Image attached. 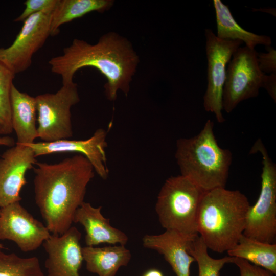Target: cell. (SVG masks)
Wrapping results in <instances>:
<instances>
[{
  "label": "cell",
  "mask_w": 276,
  "mask_h": 276,
  "mask_svg": "<svg viewBox=\"0 0 276 276\" xmlns=\"http://www.w3.org/2000/svg\"><path fill=\"white\" fill-rule=\"evenodd\" d=\"M35 165V203L51 234L62 235L72 226L77 210L84 202L87 186L95 175L94 167L82 154L54 164Z\"/></svg>",
  "instance_id": "obj_1"
},
{
  "label": "cell",
  "mask_w": 276,
  "mask_h": 276,
  "mask_svg": "<svg viewBox=\"0 0 276 276\" xmlns=\"http://www.w3.org/2000/svg\"><path fill=\"white\" fill-rule=\"evenodd\" d=\"M113 0H58L51 22V35L59 32L60 27L91 12H104L113 5Z\"/></svg>",
  "instance_id": "obj_20"
},
{
  "label": "cell",
  "mask_w": 276,
  "mask_h": 276,
  "mask_svg": "<svg viewBox=\"0 0 276 276\" xmlns=\"http://www.w3.org/2000/svg\"><path fill=\"white\" fill-rule=\"evenodd\" d=\"M54 8L29 16L11 45L0 48V61L14 75L29 67L33 55L51 35Z\"/></svg>",
  "instance_id": "obj_10"
},
{
  "label": "cell",
  "mask_w": 276,
  "mask_h": 276,
  "mask_svg": "<svg viewBox=\"0 0 276 276\" xmlns=\"http://www.w3.org/2000/svg\"><path fill=\"white\" fill-rule=\"evenodd\" d=\"M205 192L181 175L166 179L158 193L155 206L162 226L189 238H195L198 235L197 215Z\"/></svg>",
  "instance_id": "obj_5"
},
{
  "label": "cell",
  "mask_w": 276,
  "mask_h": 276,
  "mask_svg": "<svg viewBox=\"0 0 276 276\" xmlns=\"http://www.w3.org/2000/svg\"><path fill=\"white\" fill-rule=\"evenodd\" d=\"M193 239L166 230L159 235H145L142 242L145 248L162 254L176 276H190L191 265L195 261L188 251L189 242Z\"/></svg>",
  "instance_id": "obj_16"
},
{
  "label": "cell",
  "mask_w": 276,
  "mask_h": 276,
  "mask_svg": "<svg viewBox=\"0 0 276 276\" xmlns=\"http://www.w3.org/2000/svg\"><path fill=\"white\" fill-rule=\"evenodd\" d=\"M204 34L208 61V84L203 96V106L206 111L214 113L217 122L221 123L225 121L222 111L226 65L243 42L239 40L220 39L210 29H205Z\"/></svg>",
  "instance_id": "obj_9"
},
{
  "label": "cell",
  "mask_w": 276,
  "mask_h": 276,
  "mask_svg": "<svg viewBox=\"0 0 276 276\" xmlns=\"http://www.w3.org/2000/svg\"><path fill=\"white\" fill-rule=\"evenodd\" d=\"M11 121L17 144L34 143L38 138L35 97L20 91L12 85L10 93Z\"/></svg>",
  "instance_id": "obj_17"
},
{
  "label": "cell",
  "mask_w": 276,
  "mask_h": 276,
  "mask_svg": "<svg viewBox=\"0 0 276 276\" xmlns=\"http://www.w3.org/2000/svg\"><path fill=\"white\" fill-rule=\"evenodd\" d=\"M232 263L238 268L240 276H274L270 271L255 265L241 258L232 257Z\"/></svg>",
  "instance_id": "obj_26"
},
{
  "label": "cell",
  "mask_w": 276,
  "mask_h": 276,
  "mask_svg": "<svg viewBox=\"0 0 276 276\" xmlns=\"http://www.w3.org/2000/svg\"><path fill=\"white\" fill-rule=\"evenodd\" d=\"M267 53H257V58L259 67L263 73H276V51L267 47Z\"/></svg>",
  "instance_id": "obj_27"
},
{
  "label": "cell",
  "mask_w": 276,
  "mask_h": 276,
  "mask_svg": "<svg viewBox=\"0 0 276 276\" xmlns=\"http://www.w3.org/2000/svg\"><path fill=\"white\" fill-rule=\"evenodd\" d=\"M262 156L261 186L259 197L247 211L243 235L269 244L276 239V165L268 155L260 139L252 146L250 154Z\"/></svg>",
  "instance_id": "obj_6"
},
{
  "label": "cell",
  "mask_w": 276,
  "mask_h": 276,
  "mask_svg": "<svg viewBox=\"0 0 276 276\" xmlns=\"http://www.w3.org/2000/svg\"><path fill=\"white\" fill-rule=\"evenodd\" d=\"M4 248V246L2 244L0 243V249Z\"/></svg>",
  "instance_id": "obj_31"
},
{
  "label": "cell",
  "mask_w": 276,
  "mask_h": 276,
  "mask_svg": "<svg viewBox=\"0 0 276 276\" xmlns=\"http://www.w3.org/2000/svg\"><path fill=\"white\" fill-rule=\"evenodd\" d=\"M0 276H45L37 257L24 258L0 250Z\"/></svg>",
  "instance_id": "obj_22"
},
{
  "label": "cell",
  "mask_w": 276,
  "mask_h": 276,
  "mask_svg": "<svg viewBox=\"0 0 276 276\" xmlns=\"http://www.w3.org/2000/svg\"><path fill=\"white\" fill-rule=\"evenodd\" d=\"M101 209V206L95 208L84 201L75 213L74 223L83 226L86 232V245L95 246L102 243L125 245L128 236L111 225L110 220L102 215Z\"/></svg>",
  "instance_id": "obj_15"
},
{
  "label": "cell",
  "mask_w": 276,
  "mask_h": 276,
  "mask_svg": "<svg viewBox=\"0 0 276 276\" xmlns=\"http://www.w3.org/2000/svg\"><path fill=\"white\" fill-rule=\"evenodd\" d=\"M216 13L217 33L216 36L224 40H239L245 46L255 49L258 44L269 47L271 39L266 35H257L243 29L233 17L228 7L220 0L213 1Z\"/></svg>",
  "instance_id": "obj_19"
},
{
  "label": "cell",
  "mask_w": 276,
  "mask_h": 276,
  "mask_svg": "<svg viewBox=\"0 0 276 276\" xmlns=\"http://www.w3.org/2000/svg\"><path fill=\"white\" fill-rule=\"evenodd\" d=\"M106 137L105 130L99 128L87 140H61L52 142H34L26 145L33 149L36 157L61 152H77L82 154L90 162L95 172L102 179H106L109 174L105 152L107 146Z\"/></svg>",
  "instance_id": "obj_14"
},
{
  "label": "cell",
  "mask_w": 276,
  "mask_h": 276,
  "mask_svg": "<svg viewBox=\"0 0 276 276\" xmlns=\"http://www.w3.org/2000/svg\"><path fill=\"white\" fill-rule=\"evenodd\" d=\"M81 233L72 226L60 235L51 234L42 245L47 254V276H81L79 271L83 257Z\"/></svg>",
  "instance_id": "obj_13"
},
{
  "label": "cell",
  "mask_w": 276,
  "mask_h": 276,
  "mask_svg": "<svg viewBox=\"0 0 276 276\" xmlns=\"http://www.w3.org/2000/svg\"><path fill=\"white\" fill-rule=\"evenodd\" d=\"M35 100L38 138L52 142L72 137L71 108L80 101L77 84H62L56 93L38 95Z\"/></svg>",
  "instance_id": "obj_7"
},
{
  "label": "cell",
  "mask_w": 276,
  "mask_h": 276,
  "mask_svg": "<svg viewBox=\"0 0 276 276\" xmlns=\"http://www.w3.org/2000/svg\"><path fill=\"white\" fill-rule=\"evenodd\" d=\"M208 250V247L199 235L189 242L188 251L198 264V276H219L224 265L232 262V257L225 256L214 259L209 255Z\"/></svg>",
  "instance_id": "obj_23"
},
{
  "label": "cell",
  "mask_w": 276,
  "mask_h": 276,
  "mask_svg": "<svg viewBox=\"0 0 276 276\" xmlns=\"http://www.w3.org/2000/svg\"><path fill=\"white\" fill-rule=\"evenodd\" d=\"M15 75L0 61V135L12 133L10 93Z\"/></svg>",
  "instance_id": "obj_24"
},
{
  "label": "cell",
  "mask_w": 276,
  "mask_h": 276,
  "mask_svg": "<svg viewBox=\"0 0 276 276\" xmlns=\"http://www.w3.org/2000/svg\"><path fill=\"white\" fill-rule=\"evenodd\" d=\"M87 270L98 276H115L119 269L129 263L131 254L125 245H110L103 247H82Z\"/></svg>",
  "instance_id": "obj_18"
},
{
  "label": "cell",
  "mask_w": 276,
  "mask_h": 276,
  "mask_svg": "<svg viewBox=\"0 0 276 276\" xmlns=\"http://www.w3.org/2000/svg\"><path fill=\"white\" fill-rule=\"evenodd\" d=\"M139 63L130 42L113 32L103 35L95 44L74 39L61 55L49 61L52 72L61 77L62 84L74 82V74L81 68L97 69L107 80L104 92L110 101L116 100L119 91L129 93Z\"/></svg>",
  "instance_id": "obj_2"
},
{
  "label": "cell",
  "mask_w": 276,
  "mask_h": 276,
  "mask_svg": "<svg viewBox=\"0 0 276 276\" xmlns=\"http://www.w3.org/2000/svg\"><path fill=\"white\" fill-rule=\"evenodd\" d=\"M228 256L243 259L276 274V244L260 242L242 235L227 251Z\"/></svg>",
  "instance_id": "obj_21"
},
{
  "label": "cell",
  "mask_w": 276,
  "mask_h": 276,
  "mask_svg": "<svg viewBox=\"0 0 276 276\" xmlns=\"http://www.w3.org/2000/svg\"><path fill=\"white\" fill-rule=\"evenodd\" d=\"M142 276H164L163 273L156 269H150L146 271Z\"/></svg>",
  "instance_id": "obj_30"
},
{
  "label": "cell",
  "mask_w": 276,
  "mask_h": 276,
  "mask_svg": "<svg viewBox=\"0 0 276 276\" xmlns=\"http://www.w3.org/2000/svg\"><path fill=\"white\" fill-rule=\"evenodd\" d=\"M51 235L46 225L19 202L0 209V240L13 241L22 251L37 249Z\"/></svg>",
  "instance_id": "obj_11"
},
{
  "label": "cell",
  "mask_w": 276,
  "mask_h": 276,
  "mask_svg": "<svg viewBox=\"0 0 276 276\" xmlns=\"http://www.w3.org/2000/svg\"><path fill=\"white\" fill-rule=\"evenodd\" d=\"M16 144L14 140L10 136H5L0 137V145L6 146L8 147L14 146Z\"/></svg>",
  "instance_id": "obj_29"
},
{
  "label": "cell",
  "mask_w": 276,
  "mask_h": 276,
  "mask_svg": "<svg viewBox=\"0 0 276 276\" xmlns=\"http://www.w3.org/2000/svg\"><path fill=\"white\" fill-rule=\"evenodd\" d=\"M250 206L239 190L224 187L205 191L198 209L197 231L208 249L223 253L237 244Z\"/></svg>",
  "instance_id": "obj_3"
},
{
  "label": "cell",
  "mask_w": 276,
  "mask_h": 276,
  "mask_svg": "<svg viewBox=\"0 0 276 276\" xmlns=\"http://www.w3.org/2000/svg\"><path fill=\"white\" fill-rule=\"evenodd\" d=\"M58 0H27L25 3V8L14 21H24L31 15L54 8Z\"/></svg>",
  "instance_id": "obj_25"
},
{
  "label": "cell",
  "mask_w": 276,
  "mask_h": 276,
  "mask_svg": "<svg viewBox=\"0 0 276 276\" xmlns=\"http://www.w3.org/2000/svg\"><path fill=\"white\" fill-rule=\"evenodd\" d=\"M262 88L266 90L270 96L276 101V73L265 75Z\"/></svg>",
  "instance_id": "obj_28"
},
{
  "label": "cell",
  "mask_w": 276,
  "mask_h": 276,
  "mask_svg": "<svg viewBox=\"0 0 276 276\" xmlns=\"http://www.w3.org/2000/svg\"><path fill=\"white\" fill-rule=\"evenodd\" d=\"M214 125L209 119L197 135L176 142L175 158L180 175L205 191L225 187L232 162L231 152L218 145Z\"/></svg>",
  "instance_id": "obj_4"
},
{
  "label": "cell",
  "mask_w": 276,
  "mask_h": 276,
  "mask_svg": "<svg viewBox=\"0 0 276 276\" xmlns=\"http://www.w3.org/2000/svg\"><path fill=\"white\" fill-rule=\"evenodd\" d=\"M37 162L33 149L26 144H16L0 158V208L19 202L20 192L27 182L25 175Z\"/></svg>",
  "instance_id": "obj_12"
},
{
  "label": "cell",
  "mask_w": 276,
  "mask_h": 276,
  "mask_svg": "<svg viewBox=\"0 0 276 276\" xmlns=\"http://www.w3.org/2000/svg\"><path fill=\"white\" fill-rule=\"evenodd\" d=\"M255 49L238 48L228 62L223 88L222 107L231 112L241 102L258 96L265 74L260 70Z\"/></svg>",
  "instance_id": "obj_8"
}]
</instances>
